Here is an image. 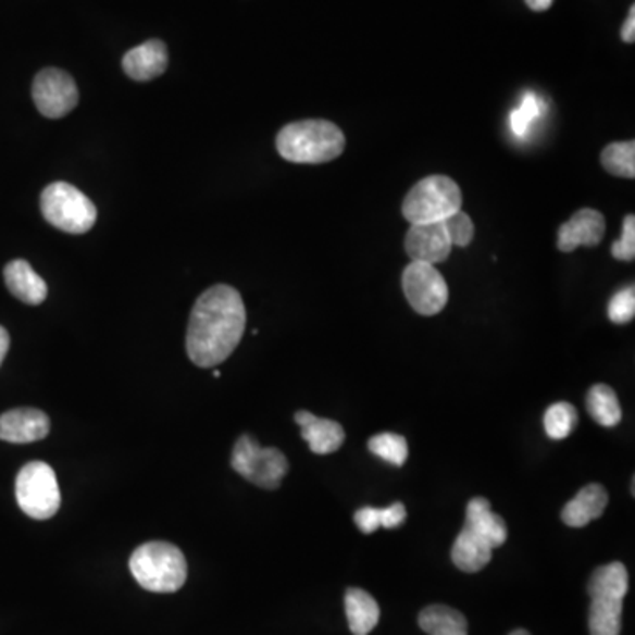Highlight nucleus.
Returning <instances> with one entry per match:
<instances>
[{
	"label": "nucleus",
	"instance_id": "obj_32",
	"mask_svg": "<svg viewBox=\"0 0 635 635\" xmlns=\"http://www.w3.org/2000/svg\"><path fill=\"white\" fill-rule=\"evenodd\" d=\"M10 334L4 327H0V365L4 362L8 351H10Z\"/></svg>",
	"mask_w": 635,
	"mask_h": 635
},
{
	"label": "nucleus",
	"instance_id": "obj_5",
	"mask_svg": "<svg viewBox=\"0 0 635 635\" xmlns=\"http://www.w3.org/2000/svg\"><path fill=\"white\" fill-rule=\"evenodd\" d=\"M129 570L136 583L152 594H173L187 580L183 551L170 543H147L129 558Z\"/></svg>",
	"mask_w": 635,
	"mask_h": 635
},
{
	"label": "nucleus",
	"instance_id": "obj_18",
	"mask_svg": "<svg viewBox=\"0 0 635 635\" xmlns=\"http://www.w3.org/2000/svg\"><path fill=\"white\" fill-rule=\"evenodd\" d=\"M4 279L8 290L28 306H39L47 300V281L34 271L25 260H14L4 269Z\"/></svg>",
	"mask_w": 635,
	"mask_h": 635
},
{
	"label": "nucleus",
	"instance_id": "obj_28",
	"mask_svg": "<svg viewBox=\"0 0 635 635\" xmlns=\"http://www.w3.org/2000/svg\"><path fill=\"white\" fill-rule=\"evenodd\" d=\"M612 257L620 262H632L635 258V217L632 214L623 221L622 237L612 244Z\"/></svg>",
	"mask_w": 635,
	"mask_h": 635
},
{
	"label": "nucleus",
	"instance_id": "obj_34",
	"mask_svg": "<svg viewBox=\"0 0 635 635\" xmlns=\"http://www.w3.org/2000/svg\"><path fill=\"white\" fill-rule=\"evenodd\" d=\"M510 635H532L528 631H524V628H518V631L512 632Z\"/></svg>",
	"mask_w": 635,
	"mask_h": 635
},
{
	"label": "nucleus",
	"instance_id": "obj_19",
	"mask_svg": "<svg viewBox=\"0 0 635 635\" xmlns=\"http://www.w3.org/2000/svg\"><path fill=\"white\" fill-rule=\"evenodd\" d=\"M345 611L353 635H370L379 622V606L365 589L348 588Z\"/></svg>",
	"mask_w": 635,
	"mask_h": 635
},
{
	"label": "nucleus",
	"instance_id": "obj_17",
	"mask_svg": "<svg viewBox=\"0 0 635 635\" xmlns=\"http://www.w3.org/2000/svg\"><path fill=\"white\" fill-rule=\"evenodd\" d=\"M608 503V489L600 484H588L563 507L561 521L570 528H584L606 512Z\"/></svg>",
	"mask_w": 635,
	"mask_h": 635
},
{
	"label": "nucleus",
	"instance_id": "obj_35",
	"mask_svg": "<svg viewBox=\"0 0 635 635\" xmlns=\"http://www.w3.org/2000/svg\"><path fill=\"white\" fill-rule=\"evenodd\" d=\"M212 374H214L215 378H220L221 371L214 370V373H212Z\"/></svg>",
	"mask_w": 635,
	"mask_h": 635
},
{
	"label": "nucleus",
	"instance_id": "obj_33",
	"mask_svg": "<svg viewBox=\"0 0 635 635\" xmlns=\"http://www.w3.org/2000/svg\"><path fill=\"white\" fill-rule=\"evenodd\" d=\"M555 0H526L530 10L533 11H547L551 8Z\"/></svg>",
	"mask_w": 635,
	"mask_h": 635
},
{
	"label": "nucleus",
	"instance_id": "obj_12",
	"mask_svg": "<svg viewBox=\"0 0 635 635\" xmlns=\"http://www.w3.org/2000/svg\"><path fill=\"white\" fill-rule=\"evenodd\" d=\"M404 248L411 262L436 265L450 257L453 246L444 221H436V223H424V225H411L404 240Z\"/></svg>",
	"mask_w": 635,
	"mask_h": 635
},
{
	"label": "nucleus",
	"instance_id": "obj_11",
	"mask_svg": "<svg viewBox=\"0 0 635 635\" xmlns=\"http://www.w3.org/2000/svg\"><path fill=\"white\" fill-rule=\"evenodd\" d=\"M33 98L45 117L61 119L78 104V89L66 71L47 67L34 79Z\"/></svg>",
	"mask_w": 635,
	"mask_h": 635
},
{
	"label": "nucleus",
	"instance_id": "obj_14",
	"mask_svg": "<svg viewBox=\"0 0 635 635\" xmlns=\"http://www.w3.org/2000/svg\"><path fill=\"white\" fill-rule=\"evenodd\" d=\"M606 234V220L603 215L594 209H581L575 212L565 225L561 226L558 234V249L563 252H572L580 246L594 248Z\"/></svg>",
	"mask_w": 635,
	"mask_h": 635
},
{
	"label": "nucleus",
	"instance_id": "obj_9",
	"mask_svg": "<svg viewBox=\"0 0 635 635\" xmlns=\"http://www.w3.org/2000/svg\"><path fill=\"white\" fill-rule=\"evenodd\" d=\"M16 501L28 518L47 521L61 509V489L50 464L33 461L16 476Z\"/></svg>",
	"mask_w": 635,
	"mask_h": 635
},
{
	"label": "nucleus",
	"instance_id": "obj_2",
	"mask_svg": "<svg viewBox=\"0 0 635 635\" xmlns=\"http://www.w3.org/2000/svg\"><path fill=\"white\" fill-rule=\"evenodd\" d=\"M509 530L501 515L490 510L489 500L473 498L466 507V523L452 546L453 565L475 574L489 565L493 551L503 546Z\"/></svg>",
	"mask_w": 635,
	"mask_h": 635
},
{
	"label": "nucleus",
	"instance_id": "obj_23",
	"mask_svg": "<svg viewBox=\"0 0 635 635\" xmlns=\"http://www.w3.org/2000/svg\"><path fill=\"white\" fill-rule=\"evenodd\" d=\"M603 169L612 175L623 178L635 177V144L634 141H620L606 147L602 152Z\"/></svg>",
	"mask_w": 635,
	"mask_h": 635
},
{
	"label": "nucleus",
	"instance_id": "obj_24",
	"mask_svg": "<svg viewBox=\"0 0 635 635\" xmlns=\"http://www.w3.org/2000/svg\"><path fill=\"white\" fill-rule=\"evenodd\" d=\"M371 452L378 458L384 459L387 463L394 466H402L408 459V444L407 439L396 433H382V435L373 436L370 439Z\"/></svg>",
	"mask_w": 635,
	"mask_h": 635
},
{
	"label": "nucleus",
	"instance_id": "obj_1",
	"mask_svg": "<svg viewBox=\"0 0 635 635\" xmlns=\"http://www.w3.org/2000/svg\"><path fill=\"white\" fill-rule=\"evenodd\" d=\"M242 297L228 285L212 286L198 297L187 325L186 350L198 368L223 364L246 331Z\"/></svg>",
	"mask_w": 635,
	"mask_h": 635
},
{
	"label": "nucleus",
	"instance_id": "obj_15",
	"mask_svg": "<svg viewBox=\"0 0 635 635\" xmlns=\"http://www.w3.org/2000/svg\"><path fill=\"white\" fill-rule=\"evenodd\" d=\"M295 422L299 424L302 438L308 441L311 452L318 456L334 453L345 444V429L339 422L322 419L306 410L295 413Z\"/></svg>",
	"mask_w": 635,
	"mask_h": 635
},
{
	"label": "nucleus",
	"instance_id": "obj_29",
	"mask_svg": "<svg viewBox=\"0 0 635 635\" xmlns=\"http://www.w3.org/2000/svg\"><path fill=\"white\" fill-rule=\"evenodd\" d=\"M356 524L360 532L365 535L376 532L382 528V509H374V507H364L356 512Z\"/></svg>",
	"mask_w": 635,
	"mask_h": 635
},
{
	"label": "nucleus",
	"instance_id": "obj_26",
	"mask_svg": "<svg viewBox=\"0 0 635 635\" xmlns=\"http://www.w3.org/2000/svg\"><path fill=\"white\" fill-rule=\"evenodd\" d=\"M609 320L617 325H625L632 322L635 316V288L634 285L626 286L623 290L617 291L609 300Z\"/></svg>",
	"mask_w": 635,
	"mask_h": 635
},
{
	"label": "nucleus",
	"instance_id": "obj_22",
	"mask_svg": "<svg viewBox=\"0 0 635 635\" xmlns=\"http://www.w3.org/2000/svg\"><path fill=\"white\" fill-rule=\"evenodd\" d=\"M580 424V415L570 402H555L544 415V429L551 439H565Z\"/></svg>",
	"mask_w": 635,
	"mask_h": 635
},
{
	"label": "nucleus",
	"instance_id": "obj_8",
	"mask_svg": "<svg viewBox=\"0 0 635 635\" xmlns=\"http://www.w3.org/2000/svg\"><path fill=\"white\" fill-rule=\"evenodd\" d=\"M232 468L254 486L277 489L290 464L279 449L262 447L252 436L244 435L237 439L232 452Z\"/></svg>",
	"mask_w": 635,
	"mask_h": 635
},
{
	"label": "nucleus",
	"instance_id": "obj_21",
	"mask_svg": "<svg viewBox=\"0 0 635 635\" xmlns=\"http://www.w3.org/2000/svg\"><path fill=\"white\" fill-rule=\"evenodd\" d=\"M586 410L597 424L614 427L622 422L623 411L618 396L609 385L598 384L589 388Z\"/></svg>",
	"mask_w": 635,
	"mask_h": 635
},
{
	"label": "nucleus",
	"instance_id": "obj_3",
	"mask_svg": "<svg viewBox=\"0 0 635 635\" xmlns=\"http://www.w3.org/2000/svg\"><path fill=\"white\" fill-rule=\"evenodd\" d=\"M277 152L290 163L320 164L339 158L346 147L341 129L328 121H300L281 129Z\"/></svg>",
	"mask_w": 635,
	"mask_h": 635
},
{
	"label": "nucleus",
	"instance_id": "obj_20",
	"mask_svg": "<svg viewBox=\"0 0 635 635\" xmlns=\"http://www.w3.org/2000/svg\"><path fill=\"white\" fill-rule=\"evenodd\" d=\"M419 626L427 635H468V620L463 612L441 603L422 609Z\"/></svg>",
	"mask_w": 635,
	"mask_h": 635
},
{
	"label": "nucleus",
	"instance_id": "obj_13",
	"mask_svg": "<svg viewBox=\"0 0 635 635\" xmlns=\"http://www.w3.org/2000/svg\"><path fill=\"white\" fill-rule=\"evenodd\" d=\"M50 419L38 408H16L0 415V439L10 444H33L47 438Z\"/></svg>",
	"mask_w": 635,
	"mask_h": 635
},
{
	"label": "nucleus",
	"instance_id": "obj_27",
	"mask_svg": "<svg viewBox=\"0 0 635 635\" xmlns=\"http://www.w3.org/2000/svg\"><path fill=\"white\" fill-rule=\"evenodd\" d=\"M444 223L452 246H459V248L470 246L473 235H475V226H473L470 215L464 214L463 211L453 212L447 220H444Z\"/></svg>",
	"mask_w": 635,
	"mask_h": 635
},
{
	"label": "nucleus",
	"instance_id": "obj_16",
	"mask_svg": "<svg viewBox=\"0 0 635 635\" xmlns=\"http://www.w3.org/2000/svg\"><path fill=\"white\" fill-rule=\"evenodd\" d=\"M122 67L135 82H150L158 78L169 67L166 45L159 39H152L140 47L133 48L122 59Z\"/></svg>",
	"mask_w": 635,
	"mask_h": 635
},
{
	"label": "nucleus",
	"instance_id": "obj_4",
	"mask_svg": "<svg viewBox=\"0 0 635 635\" xmlns=\"http://www.w3.org/2000/svg\"><path fill=\"white\" fill-rule=\"evenodd\" d=\"M588 626L592 635L622 634L623 600L628 594V572L620 561L598 566L588 583Z\"/></svg>",
	"mask_w": 635,
	"mask_h": 635
},
{
	"label": "nucleus",
	"instance_id": "obj_25",
	"mask_svg": "<svg viewBox=\"0 0 635 635\" xmlns=\"http://www.w3.org/2000/svg\"><path fill=\"white\" fill-rule=\"evenodd\" d=\"M540 113H543V103L538 101L537 96L533 92L526 94L521 107L510 115L512 133L519 138H524L532 129L533 122L540 117Z\"/></svg>",
	"mask_w": 635,
	"mask_h": 635
},
{
	"label": "nucleus",
	"instance_id": "obj_10",
	"mask_svg": "<svg viewBox=\"0 0 635 635\" xmlns=\"http://www.w3.org/2000/svg\"><path fill=\"white\" fill-rule=\"evenodd\" d=\"M402 291L422 316H435L449 302V286L435 265L411 262L402 272Z\"/></svg>",
	"mask_w": 635,
	"mask_h": 635
},
{
	"label": "nucleus",
	"instance_id": "obj_7",
	"mask_svg": "<svg viewBox=\"0 0 635 635\" xmlns=\"http://www.w3.org/2000/svg\"><path fill=\"white\" fill-rule=\"evenodd\" d=\"M45 220L66 234H87L98 220L96 206L84 192L67 183H53L42 191Z\"/></svg>",
	"mask_w": 635,
	"mask_h": 635
},
{
	"label": "nucleus",
	"instance_id": "obj_6",
	"mask_svg": "<svg viewBox=\"0 0 635 635\" xmlns=\"http://www.w3.org/2000/svg\"><path fill=\"white\" fill-rule=\"evenodd\" d=\"M461 206L463 197L458 184L444 175H431L422 178L408 192L402 203V215L411 225H424L447 220L453 212L461 211Z\"/></svg>",
	"mask_w": 635,
	"mask_h": 635
},
{
	"label": "nucleus",
	"instance_id": "obj_31",
	"mask_svg": "<svg viewBox=\"0 0 635 635\" xmlns=\"http://www.w3.org/2000/svg\"><path fill=\"white\" fill-rule=\"evenodd\" d=\"M622 38L625 42L635 41V5H632L628 18H626L625 24H623Z\"/></svg>",
	"mask_w": 635,
	"mask_h": 635
},
{
	"label": "nucleus",
	"instance_id": "obj_30",
	"mask_svg": "<svg viewBox=\"0 0 635 635\" xmlns=\"http://www.w3.org/2000/svg\"><path fill=\"white\" fill-rule=\"evenodd\" d=\"M407 519V507L401 501L390 505L387 509H382V528H399Z\"/></svg>",
	"mask_w": 635,
	"mask_h": 635
}]
</instances>
